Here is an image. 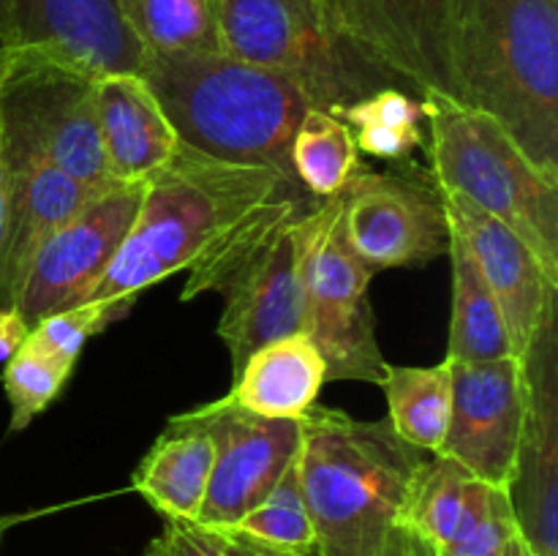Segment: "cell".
I'll use <instances>...</instances> for the list:
<instances>
[{
	"instance_id": "cell-1",
	"label": "cell",
	"mask_w": 558,
	"mask_h": 556,
	"mask_svg": "<svg viewBox=\"0 0 558 556\" xmlns=\"http://www.w3.org/2000/svg\"><path fill=\"white\" fill-rule=\"evenodd\" d=\"M298 180L267 167L221 161L180 142L172 161L145 183L134 223L87 303L114 322L153 283L194 267L229 234L254 221Z\"/></svg>"
},
{
	"instance_id": "cell-2",
	"label": "cell",
	"mask_w": 558,
	"mask_h": 556,
	"mask_svg": "<svg viewBox=\"0 0 558 556\" xmlns=\"http://www.w3.org/2000/svg\"><path fill=\"white\" fill-rule=\"evenodd\" d=\"M298 474L316 556H398L414 534L403 521L409 483L425 452L387 420L314 407L303 420Z\"/></svg>"
},
{
	"instance_id": "cell-3",
	"label": "cell",
	"mask_w": 558,
	"mask_h": 556,
	"mask_svg": "<svg viewBox=\"0 0 558 556\" xmlns=\"http://www.w3.org/2000/svg\"><path fill=\"white\" fill-rule=\"evenodd\" d=\"M456 101L499 120L558 183V0H452Z\"/></svg>"
},
{
	"instance_id": "cell-4",
	"label": "cell",
	"mask_w": 558,
	"mask_h": 556,
	"mask_svg": "<svg viewBox=\"0 0 558 556\" xmlns=\"http://www.w3.org/2000/svg\"><path fill=\"white\" fill-rule=\"evenodd\" d=\"M140 76L183 145L292 178V136L314 109L292 80L227 52L147 55Z\"/></svg>"
},
{
	"instance_id": "cell-5",
	"label": "cell",
	"mask_w": 558,
	"mask_h": 556,
	"mask_svg": "<svg viewBox=\"0 0 558 556\" xmlns=\"http://www.w3.org/2000/svg\"><path fill=\"white\" fill-rule=\"evenodd\" d=\"M430 129V174L445 191L505 223L558 283V183L545 178L510 131L488 112L441 93H423Z\"/></svg>"
},
{
	"instance_id": "cell-6",
	"label": "cell",
	"mask_w": 558,
	"mask_h": 556,
	"mask_svg": "<svg viewBox=\"0 0 558 556\" xmlns=\"http://www.w3.org/2000/svg\"><path fill=\"white\" fill-rule=\"evenodd\" d=\"M308 202L314 196L303 189L283 196L189 270L180 298L194 300L202 292L223 298L218 336L234 374L265 343L305 333L294 229Z\"/></svg>"
},
{
	"instance_id": "cell-7",
	"label": "cell",
	"mask_w": 558,
	"mask_h": 556,
	"mask_svg": "<svg viewBox=\"0 0 558 556\" xmlns=\"http://www.w3.org/2000/svg\"><path fill=\"white\" fill-rule=\"evenodd\" d=\"M216 11L223 52L292 80L314 109L336 114L381 87L414 93L343 38L316 0H216Z\"/></svg>"
},
{
	"instance_id": "cell-8",
	"label": "cell",
	"mask_w": 558,
	"mask_h": 556,
	"mask_svg": "<svg viewBox=\"0 0 558 556\" xmlns=\"http://www.w3.org/2000/svg\"><path fill=\"white\" fill-rule=\"evenodd\" d=\"M0 136L9 172L49 164L96 191L118 185L104 161L96 76L14 49L0 82Z\"/></svg>"
},
{
	"instance_id": "cell-9",
	"label": "cell",
	"mask_w": 558,
	"mask_h": 556,
	"mask_svg": "<svg viewBox=\"0 0 558 556\" xmlns=\"http://www.w3.org/2000/svg\"><path fill=\"white\" fill-rule=\"evenodd\" d=\"M294 238L305 336L325 358L327 382L381 385L390 363L376 341V319L368 300L374 273L343 238L338 196L308 202L298 218Z\"/></svg>"
},
{
	"instance_id": "cell-10",
	"label": "cell",
	"mask_w": 558,
	"mask_h": 556,
	"mask_svg": "<svg viewBox=\"0 0 558 556\" xmlns=\"http://www.w3.org/2000/svg\"><path fill=\"white\" fill-rule=\"evenodd\" d=\"M349 249L371 273L423 267L450 251V218L430 169L360 167L338 194Z\"/></svg>"
},
{
	"instance_id": "cell-11",
	"label": "cell",
	"mask_w": 558,
	"mask_h": 556,
	"mask_svg": "<svg viewBox=\"0 0 558 556\" xmlns=\"http://www.w3.org/2000/svg\"><path fill=\"white\" fill-rule=\"evenodd\" d=\"M526 407L507 483L518 537L532 556H558V303L521 358Z\"/></svg>"
},
{
	"instance_id": "cell-12",
	"label": "cell",
	"mask_w": 558,
	"mask_h": 556,
	"mask_svg": "<svg viewBox=\"0 0 558 556\" xmlns=\"http://www.w3.org/2000/svg\"><path fill=\"white\" fill-rule=\"evenodd\" d=\"M142 194L145 183L112 185L44 243L14 303L27 327L90 300L134 223Z\"/></svg>"
},
{
	"instance_id": "cell-13",
	"label": "cell",
	"mask_w": 558,
	"mask_h": 556,
	"mask_svg": "<svg viewBox=\"0 0 558 556\" xmlns=\"http://www.w3.org/2000/svg\"><path fill=\"white\" fill-rule=\"evenodd\" d=\"M216 442L210 483L196 523L210 529L234 527L254 510L294 463L303 442L300 420L262 418L234 403L218 401L183 412Z\"/></svg>"
},
{
	"instance_id": "cell-14",
	"label": "cell",
	"mask_w": 558,
	"mask_h": 556,
	"mask_svg": "<svg viewBox=\"0 0 558 556\" xmlns=\"http://www.w3.org/2000/svg\"><path fill=\"white\" fill-rule=\"evenodd\" d=\"M343 38L423 93L456 101L450 63L452 0H316Z\"/></svg>"
},
{
	"instance_id": "cell-15",
	"label": "cell",
	"mask_w": 558,
	"mask_h": 556,
	"mask_svg": "<svg viewBox=\"0 0 558 556\" xmlns=\"http://www.w3.org/2000/svg\"><path fill=\"white\" fill-rule=\"evenodd\" d=\"M450 425L439 456L452 458L485 483L507 488L526 407L521 360L510 354L450 363Z\"/></svg>"
},
{
	"instance_id": "cell-16",
	"label": "cell",
	"mask_w": 558,
	"mask_h": 556,
	"mask_svg": "<svg viewBox=\"0 0 558 556\" xmlns=\"http://www.w3.org/2000/svg\"><path fill=\"white\" fill-rule=\"evenodd\" d=\"M16 49L90 76L142 74L145 47L114 0H11Z\"/></svg>"
},
{
	"instance_id": "cell-17",
	"label": "cell",
	"mask_w": 558,
	"mask_h": 556,
	"mask_svg": "<svg viewBox=\"0 0 558 556\" xmlns=\"http://www.w3.org/2000/svg\"><path fill=\"white\" fill-rule=\"evenodd\" d=\"M441 196L447 218L469 245L490 294L499 303L512 354L521 360L543 325L545 311L558 303V283L550 281L534 251L512 229L456 191L441 189Z\"/></svg>"
},
{
	"instance_id": "cell-18",
	"label": "cell",
	"mask_w": 558,
	"mask_h": 556,
	"mask_svg": "<svg viewBox=\"0 0 558 556\" xmlns=\"http://www.w3.org/2000/svg\"><path fill=\"white\" fill-rule=\"evenodd\" d=\"M96 194L101 191L49 164L9 172V200L0 234V309H14L38 251Z\"/></svg>"
},
{
	"instance_id": "cell-19",
	"label": "cell",
	"mask_w": 558,
	"mask_h": 556,
	"mask_svg": "<svg viewBox=\"0 0 558 556\" xmlns=\"http://www.w3.org/2000/svg\"><path fill=\"white\" fill-rule=\"evenodd\" d=\"M96 112L104 161L114 183H147L178 153V131L142 76H98Z\"/></svg>"
},
{
	"instance_id": "cell-20",
	"label": "cell",
	"mask_w": 558,
	"mask_h": 556,
	"mask_svg": "<svg viewBox=\"0 0 558 556\" xmlns=\"http://www.w3.org/2000/svg\"><path fill=\"white\" fill-rule=\"evenodd\" d=\"M327 385V363L305 333L276 338L256 349L234 374L223 401L278 420H303Z\"/></svg>"
},
{
	"instance_id": "cell-21",
	"label": "cell",
	"mask_w": 558,
	"mask_h": 556,
	"mask_svg": "<svg viewBox=\"0 0 558 556\" xmlns=\"http://www.w3.org/2000/svg\"><path fill=\"white\" fill-rule=\"evenodd\" d=\"M216 442L194 420L172 418L134 469V491L169 521H196L210 483Z\"/></svg>"
},
{
	"instance_id": "cell-22",
	"label": "cell",
	"mask_w": 558,
	"mask_h": 556,
	"mask_svg": "<svg viewBox=\"0 0 558 556\" xmlns=\"http://www.w3.org/2000/svg\"><path fill=\"white\" fill-rule=\"evenodd\" d=\"M494 488L458 461L434 452L420 463L409 483L403 521L430 551H439L480 521Z\"/></svg>"
},
{
	"instance_id": "cell-23",
	"label": "cell",
	"mask_w": 558,
	"mask_h": 556,
	"mask_svg": "<svg viewBox=\"0 0 558 556\" xmlns=\"http://www.w3.org/2000/svg\"><path fill=\"white\" fill-rule=\"evenodd\" d=\"M447 256L452 267V316L445 360L466 363V360L510 358L512 347L507 338L505 316L456 227H452Z\"/></svg>"
},
{
	"instance_id": "cell-24",
	"label": "cell",
	"mask_w": 558,
	"mask_h": 556,
	"mask_svg": "<svg viewBox=\"0 0 558 556\" xmlns=\"http://www.w3.org/2000/svg\"><path fill=\"white\" fill-rule=\"evenodd\" d=\"M381 390L390 409V428L423 452H439L450 425V363L387 365Z\"/></svg>"
},
{
	"instance_id": "cell-25",
	"label": "cell",
	"mask_w": 558,
	"mask_h": 556,
	"mask_svg": "<svg viewBox=\"0 0 558 556\" xmlns=\"http://www.w3.org/2000/svg\"><path fill=\"white\" fill-rule=\"evenodd\" d=\"M289 169L300 189L314 200H330L360 169L352 129L325 109H308L289 147Z\"/></svg>"
},
{
	"instance_id": "cell-26",
	"label": "cell",
	"mask_w": 558,
	"mask_h": 556,
	"mask_svg": "<svg viewBox=\"0 0 558 556\" xmlns=\"http://www.w3.org/2000/svg\"><path fill=\"white\" fill-rule=\"evenodd\" d=\"M147 55L223 52L216 0H114Z\"/></svg>"
},
{
	"instance_id": "cell-27",
	"label": "cell",
	"mask_w": 558,
	"mask_h": 556,
	"mask_svg": "<svg viewBox=\"0 0 558 556\" xmlns=\"http://www.w3.org/2000/svg\"><path fill=\"white\" fill-rule=\"evenodd\" d=\"M227 529L272 551H283V554L294 556H316V534L308 507H305L303 488H300L298 458L283 472L276 488L254 510L245 512L234 527Z\"/></svg>"
},
{
	"instance_id": "cell-28",
	"label": "cell",
	"mask_w": 558,
	"mask_h": 556,
	"mask_svg": "<svg viewBox=\"0 0 558 556\" xmlns=\"http://www.w3.org/2000/svg\"><path fill=\"white\" fill-rule=\"evenodd\" d=\"M71 371L60 368L52 358L33 343H22L3 363V390L11 403V431H25L69 382Z\"/></svg>"
},
{
	"instance_id": "cell-29",
	"label": "cell",
	"mask_w": 558,
	"mask_h": 556,
	"mask_svg": "<svg viewBox=\"0 0 558 556\" xmlns=\"http://www.w3.org/2000/svg\"><path fill=\"white\" fill-rule=\"evenodd\" d=\"M107 325L109 319L104 305L82 303L74 305V309L54 311V314L38 319L31 327V333H27V343H33L47 358H52L60 368L74 371L87 338L96 336Z\"/></svg>"
},
{
	"instance_id": "cell-30",
	"label": "cell",
	"mask_w": 558,
	"mask_h": 556,
	"mask_svg": "<svg viewBox=\"0 0 558 556\" xmlns=\"http://www.w3.org/2000/svg\"><path fill=\"white\" fill-rule=\"evenodd\" d=\"M336 118L343 120L352 131L390 129L423 136V104L403 87H381V90L368 93L349 107L338 109Z\"/></svg>"
},
{
	"instance_id": "cell-31",
	"label": "cell",
	"mask_w": 558,
	"mask_h": 556,
	"mask_svg": "<svg viewBox=\"0 0 558 556\" xmlns=\"http://www.w3.org/2000/svg\"><path fill=\"white\" fill-rule=\"evenodd\" d=\"M515 534L518 529L515 518H512L510 499H507V488L496 485L480 521L466 534L452 540L450 545L434 551V556H505L507 543Z\"/></svg>"
},
{
	"instance_id": "cell-32",
	"label": "cell",
	"mask_w": 558,
	"mask_h": 556,
	"mask_svg": "<svg viewBox=\"0 0 558 556\" xmlns=\"http://www.w3.org/2000/svg\"><path fill=\"white\" fill-rule=\"evenodd\" d=\"M145 556H223L216 529L196 521H169L161 534L150 540Z\"/></svg>"
},
{
	"instance_id": "cell-33",
	"label": "cell",
	"mask_w": 558,
	"mask_h": 556,
	"mask_svg": "<svg viewBox=\"0 0 558 556\" xmlns=\"http://www.w3.org/2000/svg\"><path fill=\"white\" fill-rule=\"evenodd\" d=\"M27 333H31V327L25 325L20 311L0 309V363H5L25 343Z\"/></svg>"
},
{
	"instance_id": "cell-34",
	"label": "cell",
	"mask_w": 558,
	"mask_h": 556,
	"mask_svg": "<svg viewBox=\"0 0 558 556\" xmlns=\"http://www.w3.org/2000/svg\"><path fill=\"white\" fill-rule=\"evenodd\" d=\"M216 532L218 537H221L223 556H294V554H283V551L267 548V545L254 543V540L229 532V529H216Z\"/></svg>"
},
{
	"instance_id": "cell-35",
	"label": "cell",
	"mask_w": 558,
	"mask_h": 556,
	"mask_svg": "<svg viewBox=\"0 0 558 556\" xmlns=\"http://www.w3.org/2000/svg\"><path fill=\"white\" fill-rule=\"evenodd\" d=\"M16 49L14 14H11V0H0V52Z\"/></svg>"
},
{
	"instance_id": "cell-36",
	"label": "cell",
	"mask_w": 558,
	"mask_h": 556,
	"mask_svg": "<svg viewBox=\"0 0 558 556\" xmlns=\"http://www.w3.org/2000/svg\"><path fill=\"white\" fill-rule=\"evenodd\" d=\"M5 200H9V167H5L3 136H0V234H3V221H5Z\"/></svg>"
},
{
	"instance_id": "cell-37",
	"label": "cell",
	"mask_w": 558,
	"mask_h": 556,
	"mask_svg": "<svg viewBox=\"0 0 558 556\" xmlns=\"http://www.w3.org/2000/svg\"><path fill=\"white\" fill-rule=\"evenodd\" d=\"M398 556H434V551H430L428 543H423V540H420L417 534H414L412 543H409L407 548H403Z\"/></svg>"
},
{
	"instance_id": "cell-38",
	"label": "cell",
	"mask_w": 558,
	"mask_h": 556,
	"mask_svg": "<svg viewBox=\"0 0 558 556\" xmlns=\"http://www.w3.org/2000/svg\"><path fill=\"white\" fill-rule=\"evenodd\" d=\"M505 556H532V554H529V548H526V545H523V540L515 534V537H512L510 543H507Z\"/></svg>"
},
{
	"instance_id": "cell-39",
	"label": "cell",
	"mask_w": 558,
	"mask_h": 556,
	"mask_svg": "<svg viewBox=\"0 0 558 556\" xmlns=\"http://www.w3.org/2000/svg\"><path fill=\"white\" fill-rule=\"evenodd\" d=\"M11 58H14V49H9V52H0V82H3L5 71H9Z\"/></svg>"
},
{
	"instance_id": "cell-40",
	"label": "cell",
	"mask_w": 558,
	"mask_h": 556,
	"mask_svg": "<svg viewBox=\"0 0 558 556\" xmlns=\"http://www.w3.org/2000/svg\"><path fill=\"white\" fill-rule=\"evenodd\" d=\"M5 527H9V521H0V540H3V532H5Z\"/></svg>"
}]
</instances>
